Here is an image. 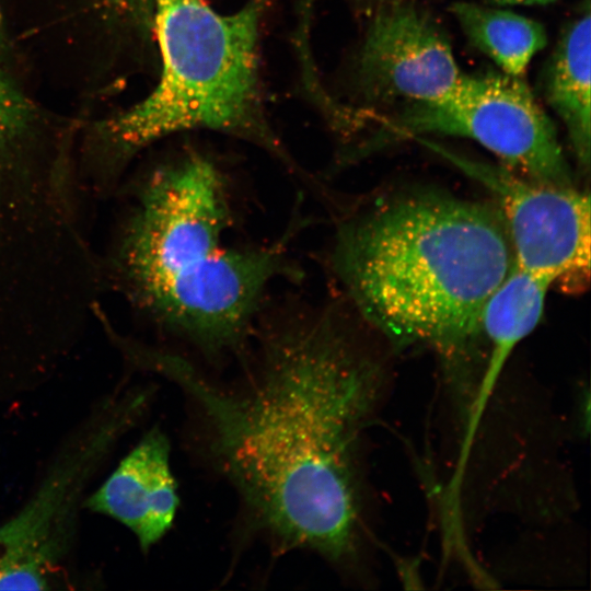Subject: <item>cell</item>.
Here are the masks:
<instances>
[{"label": "cell", "mask_w": 591, "mask_h": 591, "mask_svg": "<svg viewBox=\"0 0 591 591\" xmlns=\"http://www.w3.org/2000/svg\"><path fill=\"white\" fill-rule=\"evenodd\" d=\"M450 10L467 39L509 76L521 77L547 43L541 23L514 12L464 1Z\"/></svg>", "instance_id": "obj_13"}, {"label": "cell", "mask_w": 591, "mask_h": 591, "mask_svg": "<svg viewBox=\"0 0 591 591\" xmlns=\"http://www.w3.org/2000/svg\"><path fill=\"white\" fill-rule=\"evenodd\" d=\"M551 285L512 265L487 299L480 315L482 337H486L488 357L477 394L470 407V426L478 421L505 363L517 345L531 334L541 321Z\"/></svg>", "instance_id": "obj_10"}, {"label": "cell", "mask_w": 591, "mask_h": 591, "mask_svg": "<svg viewBox=\"0 0 591 591\" xmlns=\"http://www.w3.org/2000/svg\"><path fill=\"white\" fill-rule=\"evenodd\" d=\"M427 134L472 139L495 154L500 165L524 178L573 185L554 124L520 77L462 74L442 96L410 102L361 149L369 153Z\"/></svg>", "instance_id": "obj_5"}, {"label": "cell", "mask_w": 591, "mask_h": 591, "mask_svg": "<svg viewBox=\"0 0 591 591\" xmlns=\"http://www.w3.org/2000/svg\"><path fill=\"white\" fill-rule=\"evenodd\" d=\"M0 0V162L37 157L72 142L73 127L39 106L16 60Z\"/></svg>", "instance_id": "obj_12"}, {"label": "cell", "mask_w": 591, "mask_h": 591, "mask_svg": "<svg viewBox=\"0 0 591 591\" xmlns=\"http://www.w3.org/2000/svg\"><path fill=\"white\" fill-rule=\"evenodd\" d=\"M136 363L174 382L197 408L206 444L248 523L276 548L356 565L362 547L359 451L384 370L331 311L267 328L240 389L181 356L140 346Z\"/></svg>", "instance_id": "obj_1"}, {"label": "cell", "mask_w": 591, "mask_h": 591, "mask_svg": "<svg viewBox=\"0 0 591 591\" xmlns=\"http://www.w3.org/2000/svg\"><path fill=\"white\" fill-rule=\"evenodd\" d=\"M229 197L220 170L199 153L157 167L102 267L137 311L210 355L242 349L269 285L297 275L289 233L263 246L227 243Z\"/></svg>", "instance_id": "obj_3"}, {"label": "cell", "mask_w": 591, "mask_h": 591, "mask_svg": "<svg viewBox=\"0 0 591 591\" xmlns=\"http://www.w3.org/2000/svg\"><path fill=\"white\" fill-rule=\"evenodd\" d=\"M161 54L157 85L102 123L92 142L100 184L140 149L176 132L209 129L254 142L293 166L266 121L258 81L265 0L220 13L201 0H152Z\"/></svg>", "instance_id": "obj_4"}, {"label": "cell", "mask_w": 591, "mask_h": 591, "mask_svg": "<svg viewBox=\"0 0 591 591\" xmlns=\"http://www.w3.org/2000/svg\"><path fill=\"white\" fill-rule=\"evenodd\" d=\"M581 13L564 30L545 67L543 93L567 129L579 167L588 173L591 153L590 0H586Z\"/></svg>", "instance_id": "obj_11"}, {"label": "cell", "mask_w": 591, "mask_h": 591, "mask_svg": "<svg viewBox=\"0 0 591 591\" xmlns=\"http://www.w3.org/2000/svg\"><path fill=\"white\" fill-rule=\"evenodd\" d=\"M479 182L502 217L512 262L563 293L578 294L590 285V196L573 185L524 178L502 165L476 161L418 139Z\"/></svg>", "instance_id": "obj_7"}, {"label": "cell", "mask_w": 591, "mask_h": 591, "mask_svg": "<svg viewBox=\"0 0 591 591\" xmlns=\"http://www.w3.org/2000/svg\"><path fill=\"white\" fill-rule=\"evenodd\" d=\"M143 393L103 408L65 450L30 501L0 525V590H46L73 535L82 491L109 451L144 407Z\"/></svg>", "instance_id": "obj_6"}, {"label": "cell", "mask_w": 591, "mask_h": 591, "mask_svg": "<svg viewBox=\"0 0 591 591\" xmlns=\"http://www.w3.org/2000/svg\"><path fill=\"white\" fill-rule=\"evenodd\" d=\"M170 456L165 433L150 429L84 507L120 522L148 551L170 531L179 506Z\"/></svg>", "instance_id": "obj_9"}, {"label": "cell", "mask_w": 591, "mask_h": 591, "mask_svg": "<svg viewBox=\"0 0 591 591\" xmlns=\"http://www.w3.org/2000/svg\"><path fill=\"white\" fill-rule=\"evenodd\" d=\"M488 3L494 5H533V4H548L556 0H486Z\"/></svg>", "instance_id": "obj_14"}, {"label": "cell", "mask_w": 591, "mask_h": 591, "mask_svg": "<svg viewBox=\"0 0 591 591\" xmlns=\"http://www.w3.org/2000/svg\"><path fill=\"white\" fill-rule=\"evenodd\" d=\"M461 76L443 31L409 4L386 7L374 16L357 61L362 94L380 102L431 101L449 92Z\"/></svg>", "instance_id": "obj_8"}, {"label": "cell", "mask_w": 591, "mask_h": 591, "mask_svg": "<svg viewBox=\"0 0 591 591\" xmlns=\"http://www.w3.org/2000/svg\"><path fill=\"white\" fill-rule=\"evenodd\" d=\"M512 265L497 207L436 189L380 196L335 232L332 271L348 302L398 347L433 350L462 376L483 308Z\"/></svg>", "instance_id": "obj_2"}]
</instances>
